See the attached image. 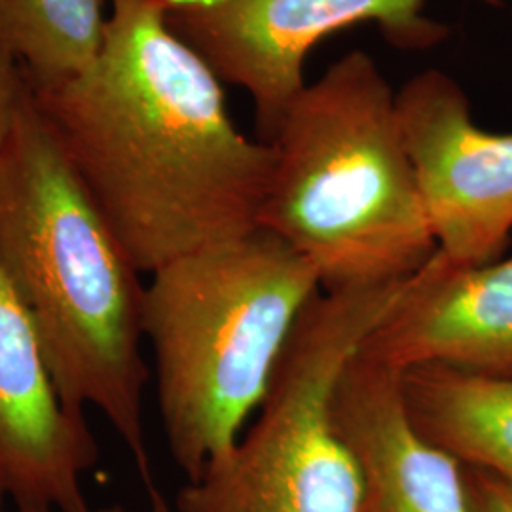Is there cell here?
Returning <instances> with one entry per match:
<instances>
[{
  "label": "cell",
  "instance_id": "cell-3",
  "mask_svg": "<svg viewBox=\"0 0 512 512\" xmlns=\"http://www.w3.org/2000/svg\"><path fill=\"white\" fill-rule=\"evenodd\" d=\"M258 226L317 272L323 291L406 279L437 253L391 88L353 50L306 84L272 139Z\"/></svg>",
  "mask_w": 512,
  "mask_h": 512
},
{
  "label": "cell",
  "instance_id": "cell-6",
  "mask_svg": "<svg viewBox=\"0 0 512 512\" xmlns=\"http://www.w3.org/2000/svg\"><path fill=\"white\" fill-rule=\"evenodd\" d=\"M499 4V0H484ZM427 0H167V27L217 74L249 93L260 141L304 90V65L325 38L374 23L399 50L440 44L448 27L425 14Z\"/></svg>",
  "mask_w": 512,
  "mask_h": 512
},
{
  "label": "cell",
  "instance_id": "cell-5",
  "mask_svg": "<svg viewBox=\"0 0 512 512\" xmlns=\"http://www.w3.org/2000/svg\"><path fill=\"white\" fill-rule=\"evenodd\" d=\"M406 279L315 296L258 418L202 475L186 480L175 511L368 512L361 471L334 425L332 393Z\"/></svg>",
  "mask_w": 512,
  "mask_h": 512
},
{
  "label": "cell",
  "instance_id": "cell-12",
  "mask_svg": "<svg viewBox=\"0 0 512 512\" xmlns=\"http://www.w3.org/2000/svg\"><path fill=\"white\" fill-rule=\"evenodd\" d=\"M107 21L105 0H0V54L31 86L57 84L92 65Z\"/></svg>",
  "mask_w": 512,
  "mask_h": 512
},
{
  "label": "cell",
  "instance_id": "cell-4",
  "mask_svg": "<svg viewBox=\"0 0 512 512\" xmlns=\"http://www.w3.org/2000/svg\"><path fill=\"white\" fill-rule=\"evenodd\" d=\"M321 279L266 228L150 274L143 327L167 448L186 480L238 442Z\"/></svg>",
  "mask_w": 512,
  "mask_h": 512
},
{
  "label": "cell",
  "instance_id": "cell-8",
  "mask_svg": "<svg viewBox=\"0 0 512 512\" xmlns=\"http://www.w3.org/2000/svg\"><path fill=\"white\" fill-rule=\"evenodd\" d=\"M99 461L86 414L59 395L37 329L0 268V509L88 512Z\"/></svg>",
  "mask_w": 512,
  "mask_h": 512
},
{
  "label": "cell",
  "instance_id": "cell-1",
  "mask_svg": "<svg viewBox=\"0 0 512 512\" xmlns=\"http://www.w3.org/2000/svg\"><path fill=\"white\" fill-rule=\"evenodd\" d=\"M167 0H110L82 73L31 86L38 112L143 274L258 228L274 148L234 124L222 82L165 21Z\"/></svg>",
  "mask_w": 512,
  "mask_h": 512
},
{
  "label": "cell",
  "instance_id": "cell-10",
  "mask_svg": "<svg viewBox=\"0 0 512 512\" xmlns=\"http://www.w3.org/2000/svg\"><path fill=\"white\" fill-rule=\"evenodd\" d=\"M403 374L357 351L332 393V418L357 461L368 512H473L463 465L425 439Z\"/></svg>",
  "mask_w": 512,
  "mask_h": 512
},
{
  "label": "cell",
  "instance_id": "cell-2",
  "mask_svg": "<svg viewBox=\"0 0 512 512\" xmlns=\"http://www.w3.org/2000/svg\"><path fill=\"white\" fill-rule=\"evenodd\" d=\"M0 268L65 404L95 410L128 448L150 511L171 512L145 433V283L38 112L33 92L0 148Z\"/></svg>",
  "mask_w": 512,
  "mask_h": 512
},
{
  "label": "cell",
  "instance_id": "cell-9",
  "mask_svg": "<svg viewBox=\"0 0 512 512\" xmlns=\"http://www.w3.org/2000/svg\"><path fill=\"white\" fill-rule=\"evenodd\" d=\"M359 351L401 372L440 365L512 374V256L459 266L435 253Z\"/></svg>",
  "mask_w": 512,
  "mask_h": 512
},
{
  "label": "cell",
  "instance_id": "cell-13",
  "mask_svg": "<svg viewBox=\"0 0 512 512\" xmlns=\"http://www.w3.org/2000/svg\"><path fill=\"white\" fill-rule=\"evenodd\" d=\"M31 93V84L21 65L0 54V148L16 126L19 112Z\"/></svg>",
  "mask_w": 512,
  "mask_h": 512
},
{
  "label": "cell",
  "instance_id": "cell-14",
  "mask_svg": "<svg viewBox=\"0 0 512 512\" xmlns=\"http://www.w3.org/2000/svg\"><path fill=\"white\" fill-rule=\"evenodd\" d=\"M465 486L473 512H512V492L495 476L463 465Z\"/></svg>",
  "mask_w": 512,
  "mask_h": 512
},
{
  "label": "cell",
  "instance_id": "cell-16",
  "mask_svg": "<svg viewBox=\"0 0 512 512\" xmlns=\"http://www.w3.org/2000/svg\"><path fill=\"white\" fill-rule=\"evenodd\" d=\"M0 512H8V511H4V509H0ZM14 512H16V511H14Z\"/></svg>",
  "mask_w": 512,
  "mask_h": 512
},
{
  "label": "cell",
  "instance_id": "cell-15",
  "mask_svg": "<svg viewBox=\"0 0 512 512\" xmlns=\"http://www.w3.org/2000/svg\"><path fill=\"white\" fill-rule=\"evenodd\" d=\"M88 512H133L128 511V509H124V507H118V505H114V507H103V509H90ZM152 512V511H148Z\"/></svg>",
  "mask_w": 512,
  "mask_h": 512
},
{
  "label": "cell",
  "instance_id": "cell-7",
  "mask_svg": "<svg viewBox=\"0 0 512 512\" xmlns=\"http://www.w3.org/2000/svg\"><path fill=\"white\" fill-rule=\"evenodd\" d=\"M397 110L437 253L459 266L497 260L512 234V133L480 128L437 69L404 82Z\"/></svg>",
  "mask_w": 512,
  "mask_h": 512
},
{
  "label": "cell",
  "instance_id": "cell-11",
  "mask_svg": "<svg viewBox=\"0 0 512 512\" xmlns=\"http://www.w3.org/2000/svg\"><path fill=\"white\" fill-rule=\"evenodd\" d=\"M403 385L410 418L425 439L512 492V374L416 366L404 372Z\"/></svg>",
  "mask_w": 512,
  "mask_h": 512
}]
</instances>
